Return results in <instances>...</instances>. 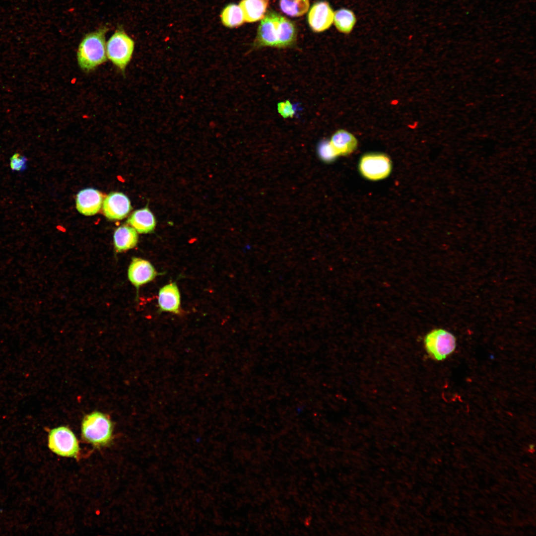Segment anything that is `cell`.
Wrapping results in <instances>:
<instances>
[{"label":"cell","instance_id":"7","mask_svg":"<svg viewBox=\"0 0 536 536\" xmlns=\"http://www.w3.org/2000/svg\"><path fill=\"white\" fill-rule=\"evenodd\" d=\"M281 16L274 11H268L264 16L258 27L255 47L277 48Z\"/></svg>","mask_w":536,"mask_h":536},{"label":"cell","instance_id":"20","mask_svg":"<svg viewBox=\"0 0 536 536\" xmlns=\"http://www.w3.org/2000/svg\"><path fill=\"white\" fill-rule=\"evenodd\" d=\"M281 10L292 17H299L306 13L310 6L309 0H280Z\"/></svg>","mask_w":536,"mask_h":536},{"label":"cell","instance_id":"6","mask_svg":"<svg viewBox=\"0 0 536 536\" xmlns=\"http://www.w3.org/2000/svg\"><path fill=\"white\" fill-rule=\"evenodd\" d=\"M48 446L55 453L64 457H75L79 450L75 435L66 426H59L50 430Z\"/></svg>","mask_w":536,"mask_h":536},{"label":"cell","instance_id":"18","mask_svg":"<svg viewBox=\"0 0 536 536\" xmlns=\"http://www.w3.org/2000/svg\"><path fill=\"white\" fill-rule=\"evenodd\" d=\"M333 22L338 31L349 34L355 26L356 18L352 10L342 8L334 12Z\"/></svg>","mask_w":536,"mask_h":536},{"label":"cell","instance_id":"12","mask_svg":"<svg viewBox=\"0 0 536 536\" xmlns=\"http://www.w3.org/2000/svg\"><path fill=\"white\" fill-rule=\"evenodd\" d=\"M180 294L175 282L165 285L160 289L158 303L159 310L178 314L180 313Z\"/></svg>","mask_w":536,"mask_h":536},{"label":"cell","instance_id":"2","mask_svg":"<svg viewBox=\"0 0 536 536\" xmlns=\"http://www.w3.org/2000/svg\"><path fill=\"white\" fill-rule=\"evenodd\" d=\"M134 45V40L119 26L107 42V57L116 67L124 72L132 58Z\"/></svg>","mask_w":536,"mask_h":536},{"label":"cell","instance_id":"17","mask_svg":"<svg viewBox=\"0 0 536 536\" xmlns=\"http://www.w3.org/2000/svg\"><path fill=\"white\" fill-rule=\"evenodd\" d=\"M297 37L296 27L293 22L281 16L277 48H283L293 45Z\"/></svg>","mask_w":536,"mask_h":536},{"label":"cell","instance_id":"1","mask_svg":"<svg viewBox=\"0 0 536 536\" xmlns=\"http://www.w3.org/2000/svg\"><path fill=\"white\" fill-rule=\"evenodd\" d=\"M108 27L103 26L86 34L80 41L77 51V63L84 71L89 72L107 60L105 36Z\"/></svg>","mask_w":536,"mask_h":536},{"label":"cell","instance_id":"10","mask_svg":"<svg viewBox=\"0 0 536 536\" xmlns=\"http://www.w3.org/2000/svg\"><path fill=\"white\" fill-rule=\"evenodd\" d=\"M158 275V273L148 261L136 257L132 258L128 270V276L137 289L153 280Z\"/></svg>","mask_w":536,"mask_h":536},{"label":"cell","instance_id":"19","mask_svg":"<svg viewBox=\"0 0 536 536\" xmlns=\"http://www.w3.org/2000/svg\"><path fill=\"white\" fill-rule=\"evenodd\" d=\"M220 18L222 24L229 28L238 27L245 22L240 6L234 3L229 4L223 8Z\"/></svg>","mask_w":536,"mask_h":536},{"label":"cell","instance_id":"16","mask_svg":"<svg viewBox=\"0 0 536 536\" xmlns=\"http://www.w3.org/2000/svg\"><path fill=\"white\" fill-rule=\"evenodd\" d=\"M268 0H242L240 3L245 21L253 22L262 19L266 12Z\"/></svg>","mask_w":536,"mask_h":536},{"label":"cell","instance_id":"23","mask_svg":"<svg viewBox=\"0 0 536 536\" xmlns=\"http://www.w3.org/2000/svg\"><path fill=\"white\" fill-rule=\"evenodd\" d=\"M27 159L18 154H14L10 159V167L13 171H23L26 168Z\"/></svg>","mask_w":536,"mask_h":536},{"label":"cell","instance_id":"21","mask_svg":"<svg viewBox=\"0 0 536 536\" xmlns=\"http://www.w3.org/2000/svg\"><path fill=\"white\" fill-rule=\"evenodd\" d=\"M317 152L319 158L326 163L333 162L339 156L330 140L326 139L322 140L319 143Z\"/></svg>","mask_w":536,"mask_h":536},{"label":"cell","instance_id":"9","mask_svg":"<svg viewBox=\"0 0 536 536\" xmlns=\"http://www.w3.org/2000/svg\"><path fill=\"white\" fill-rule=\"evenodd\" d=\"M334 12L326 1L314 3L308 14L309 25L316 32H323L332 25L334 20Z\"/></svg>","mask_w":536,"mask_h":536},{"label":"cell","instance_id":"5","mask_svg":"<svg viewBox=\"0 0 536 536\" xmlns=\"http://www.w3.org/2000/svg\"><path fill=\"white\" fill-rule=\"evenodd\" d=\"M425 348L434 359H445L455 349L456 339L450 332L443 329H436L428 333L424 338Z\"/></svg>","mask_w":536,"mask_h":536},{"label":"cell","instance_id":"14","mask_svg":"<svg viewBox=\"0 0 536 536\" xmlns=\"http://www.w3.org/2000/svg\"><path fill=\"white\" fill-rule=\"evenodd\" d=\"M115 249L117 252H123L133 249L138 242L137 231L132 226L123 225L118 227L113 235Z\"/></svg>","mask_w":536,"mask_h":536},{"label":"cell","instance_id":"15","mask_svg":"<svg viewBox=\"0 0 536 536\" xmlns=\"http://www.w3.org/2000/svg\"><path fill=\"white\" fill-rule=\"evenodd\" d=\"M330 141L338 156L352 153L357 147L356 138L349 132L340 129L331 136Z\"/></svg>","mask_w":536,"mask_h":536},{"label":"cell","instance_id":"8","mask_svg":"<svg viewBox=\"0 0 536 536\" xmlns=\"http://www.w3.org/2000/svg\"><path fill=\"white\" fill-rule=\"evenodd\" d=\"M104 215L112 220H121L127 216L132 209L129 198L121 192H112L102 203Z\"/></svg>","mask_w":536,"mask_h":536},{"label":"cell","instance_id":"11","mask_svg":"<svg viewBox=\"0 0 536 536\" xmlns=\"http://www.w3.org/2000/svg\"><path fill=\"white\" fill-rule=\"evenodd\" d=\"M103 203L101 193L93 188H86L78 192L76 197V208L78 211L86 216L97 213Z\"/></svg>","mask_w":536,"mask_h":536},{"label":"cell","instance_id":"4","mask_svg":"<svg viewBox=\"0 0 536 536\" xmlns=\"http://www.w3.org/2000/svg\"><path fill=\"white\" fill-rule=\"evenodd\" d=\"M361 175L371 181H379L388 177L392 169L389 157L382 153H369L362 155L358 164Z\"/></svg>","mask_w":536,"mask_h":536},{"label":"cell","instance_id":"22","mask_svg":"<svg viewBox=\"0 0 536 536\" xmlns=\"http://www.w3.org/2000/svg\"><path fill=\"white\" fill-rule=\"evenodd\" d=\"M277 111L284 118H292L295 114L293 105L289 100H285L277 104Z\"/></svg>","mask_w":536,"mask_h":536},{"label":"cell","instance_id":"13","mask_svg":"<svg viewBox=\"0 0 536 536\" xmlns=\"http://www.w3.org/2000/svg\"><path fill=\"white\" fill-rule=\"evenodd\" d=\"M139 233H149L154 231L156 226L155 218L147 207L137 209L133 212L127 220Z\"/></svg>","mask_w":536,"mask_h":536},{"label":"cell","instance_id":"3","mask_svg":"<svg viewBox=\"0 0 536 536\" xmlns=\"http://www.w3.org/2000/svg\"><path fill=\"white\" fill-rule=\"evenodd\" d=\"M112 423L107 416L99 411L86 415L81 423L83 438L95 446L107 444L111 439Z\"/></svg>","mask_w":536,"mask_h":536}]
</instances>
